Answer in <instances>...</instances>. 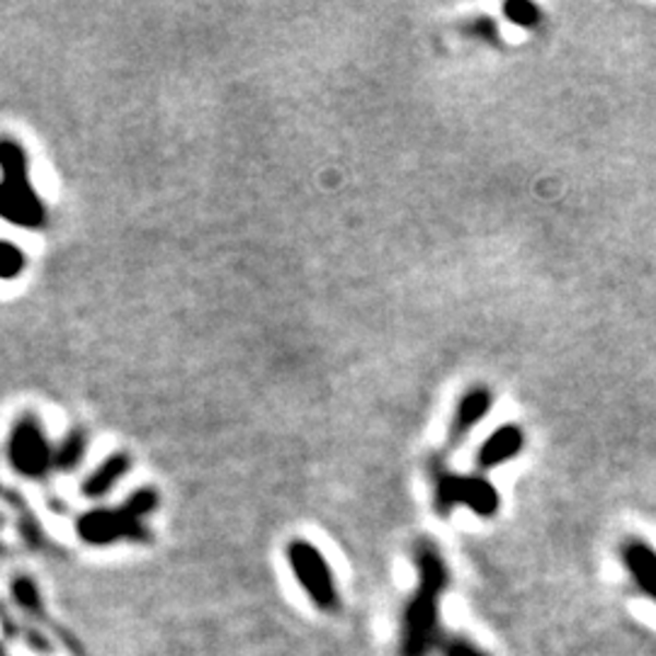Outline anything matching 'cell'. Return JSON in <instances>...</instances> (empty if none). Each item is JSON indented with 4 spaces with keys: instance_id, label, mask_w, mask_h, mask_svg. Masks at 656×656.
I'll use <instances>...</instances> for the list:
<instances>
[{
    "instance_id": "cell-14",
    "label": "cell",
    "mask_w": 656,
    "mask_h": 656,
    "mask_svg": "<svg viewBox=\"0 0 656 656\" xmlns=\"http://www.w3.org/2000/svg\"><path fill=\"white\" fill-rule=\"evenodd\" d=\"M445 654H448V656H484L481 652H477L475 647H472V644L462 642V640L450 642V644H448V649H445Z\"/></svg>"
},
{
    "instance_id": "cell-5",
    "label": "cell",
    "mask_w": 656,
    "mask_h": 656,
    "mask_svg": "<svg viewBox=\"0 0 656 656\" xmlns=\"http://www.w3.org/2000/svg\"><path fill=\"white\" fill-rule=\"evenodd\" d=\"M10 460L15 469L27 477H41L53 465L51 448L41 433V426L32 416H25L15 426L13 440H10Z\"/></svg>"
},
{
    "instance_id": "cell-8",
    "label": "cell",
    "mask_w": 656,
    "mask_h": 656,
    "mask_svg": "<svg viewBox=\"0 0 656 656\" xmlns=\"http://www.w3.org/2000/svg\"><path fill=\"white\" fill-rule=\"evenodd\" d=\"M625 562L632 576L637 579V584L647 591L652 598H656V554L649 547L634 542L625 550Z\"/></svg>"
},
{
    "instance_id": "cell-11",
    "label": "cell",
    "mask_w": 656,
    "mask_h": 656,
    "mask_svg": "<svg viewBox=\"0 0 656 656\" xmlns=\"http://www.w3.org/2000/svg\"><path fill=\"white\" fill-rule=\"evenodd\" d=\"M85 453V440L81 433H71L63 440L61 448L53 453V467L57 469H71L76 467Z\"/></svg>"
},
{
    "instance_id": "cell-13",
    "label": "cell",
    "mask_w": 656,
    "mask_h": 656,
    "mask_svg": "<svg viewBox=\"0 0 656 656\" xmlns=\"http://www.w3.org/2000/svg\"><path fill=\"white\" fill-rule=\"evenodd\" d=\"M503 13L513 20L515 25H525L533 27L537 23V8L530 3H509L503 8Z\"/></svg>"
},
{
    "instance_id": "cell-3",
    "label": "cell",
    "mask_w": 656,
    "mask_h": 656,
    "mask_svg": "<svg viewBox=\"0 0 656 656\" xmlns=\"http://www.w3.org/2000/svg\"><path fill=\"white\" fill-rule=\"evenodd\" d=\"M158 497L156 491L144 489L134 493L132 499L127 501L124 509L120 511H93L88 515H83L79 523V530L88 542H112V540H122V537H132V540H144L146 533L142 528V518L144 513L154 511Z\"/></svg>"
},
{
    "instance_id": "cell-12",
    "label": "cell",
    "mask_w": 656,
    "mask_h": 656,
    "mask_svg": "<svg viewBox=\"0 0 656 656\" xmlns=\"http://www.w3.org/2000/svg\"><path fill=\"white\" fill-rule=\"evenodd\" d=\"M25 267V255L13 243H0V277H15Z\"/></svg>"
},
{
    "instance_id": "cell-2",
    "label": "cell",
    "mask_w": 656,
    "mask_h": 656,
    "mask_svg": "<svg viewBox=\"0 0 656 656\" xmlns=\"http://www.w3.org/2000/svg\"><path fill=\"white\" fill-rule=\"evenodd\" d=\"M0 217L20 224V227H41L45 224V204L35 195L27 178V158L15 142H0Z\"/></svg>"
},
{
    "instance_id": "cell-4",
    "label": "cell",
    "mask_w": 656,
    "mask_h": 656,
    "mask_svg": "<svg viewBox=\"0 0 656 656\" xmlns=\"http://www.w3.org/2000/svg\"><path fill=\"white\" fill-rule=\"evenodd\" d=\"M289 564H293L297 579L302 581L307 594L317 600L319 608L331 610L336 608V584H333V574L326 564V559L319 554L317 547L307 542H293L289 545Z\"/></svg>"
},
{
    "instance_id": "cell-1",
    "label": "cell",
    "mask_w": 656,
    "mask_h": 656,
    "mask_svg": "<svg viewBox=\"0 0 656 656\" xmlns=\"http://www.w3.org/2000/svg\"><path fill=\"white\" fill-rule=\"evenodd\" d=\"M421 569V586L406 608L404 618V656H426L433 644L436 620H438V596L445 588V566L433 550H424L418 559Z\"/></svg>"
},
{
    "instance_id": "cell-6",
    "label": "cell",
    "mask_w": 656,
    "mask_h": 656,
    "mask_svg": "<svg viewBox=\"0 0 656 656\" xmlns=\"http://www.w3.org/2000/svg\"><path fill=\"white\" fill-rule=\"evenodd\" d=\"M438 503L443 505V509H448V505H453V503H467L469 509H475L477 513L491 515L493 511H497L499 497L489 481L448 477L440 481Z\"/></svg>"
},
{
    "instance_id": "cell-7",
    "label": "cell",
    "mask_w": 656,
    "mask_h": 656,
    "mask_svg": "<svg viewBox=\"0 0 656 656\" xmlns=\"http://www.w3.org/2000/svg\"><path fill=\"white\" fill-rule=\"evenodd\" d=\"M523 445V433L515 426H503L501 430H497L484 448L479 450V467L487 469L499 465L503 460H511L515 453H518Z\"/></svg>"
},
{
    "instance_id": "cell-9",
    "label": "cell",
    "mask_w": 656,
    "mask_h": 656,
    "mask_svg": "<svg viewBox=\"0 0 656 656\" xmlns=\"http://www.w3.org/2000/svg\"><path fill=\"white\" fill-rule=\"evenodd\" d=\"M129 467V460L124 455H117V457H110L105 462V465L95 472V475L85 481V497H103V493H107L112 489V484L120 479L124 472Z\"/></svg>"
},
{
    "instance_id": "cell-10",
    "label": "cell",
    "mask_w": 656,
    "mask_h": 656,
    "mask_svg": "<svg viewBox=\"0 0 656 656\" xmlns=\"http://www.w3.org/2000/svg\"><path fill=\"white\" fill-rule=\"evenodd\" d=\"M489 404H491V399H489V394L484 392V390H477V392L467 394L465 399H462L457 418H455V436L465 433V430L472 424H477L479 418L489 412Z\"/></svg>"
}]
</instances>
